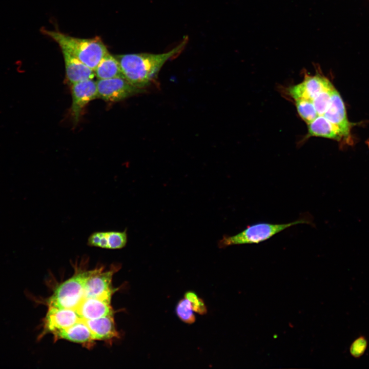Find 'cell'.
<instances>
[{
    "label": "cell",
    "mask_w": 369,
    "mask_h": 369,
    "mask_svg": "<svg viewBox=\"0 0 369 369\" xmlns=\"http://www.w3.org/2000/svg\"><path fill=\"white\" fill-rule=\"evenodd\" d=\"M187 40L171 50L159 54L150 53L117 55L123 77L133 86L141 89L145 88L157 78L164 64L181 53Z\"/></svg>",
    "instance_id": "6da1fadb"
},
{
    "label": "cell",
    "mask_w": 369,
    "mask_h": 369,
    "mask_svg": "<svg viewBox=\"0 0 369 369\" xmlns=\"http://www.w3.org/2000/svg\"><path fill=\"white\" fill-rule=\"evenodd\" d=\"M42 32L57 43L61 50L70 53L93 71L109 52L101 39L80 38L58 31L41 29Z\"/></svg>",
    "instance_id": "7a4b0ae2"
},
{
    "label": "cell",
    "mask_w": 369,
    "mask_h": 369,
    "mask_svg": "<svg viewBox=\"0 0 369 369\" xmlns=\"http://www.w3.org/2000/svg\"><path fill=\"white\" fill-rule=\"evenodd\" d=\"M99 268L87 270L81 269V267L79 269L77 266L71 277L60 284L49 297L38 302L44 303L47 307L74 309L84 295L87 281Z\"/></svg>",
    "instance_id": "3957f363"
},
{
    "label": "cell",
    "mask_w": 369,
    "mask_h": 369,
    "mask_svg": "<svg viewBox=\"0 0 369 369\" xmlns=\"http://www.w3.org/2000/svg\"><path fill=\"white\" fill-rule=\"evenodd\" d=\"M303 223L311 224L312 220L309 217L304 216L289 223H257L248 226L236 235H224L222 238L219 240L218 246L220 248H225L232 245L258 244L270 239L286 229Z\"/></svg>",
    "instance_id": "277c9868"
},
{
    "label": "cell",
    "mask_w": 369,
    "mask_h": 369,
    "mask_svg": "<svg viewBox=\"0 0 369 369\" xmlns=\"http://www.w3.org/2000/svg\"><path fill=\"white\" fill-rule=\"evenodd\" d=\"M96 81L98 98L106 101H119L145 90L133 86L122 76Z\"/></svg>",
    "instance_id": "5b68a950"
},
{
    "label": "cell",
    "mask_w": 369,
    "mask_h": 369,
    "mask_svg": "<svg viewBox=\"0 0 369 369\" xmlns=\"http://www.w3.org/2000/svg\"><path fill=\"white\" fill-rule=\"evenodd\" d=\"M79 321L77 314L68 309L48 307L46 315L43 320V330L38 336V340L48 333L71 327Z\"/></svg>",
    "instance_id": "8992f818"
},
{
    "label": "cell",
    "mask_w": 369,
    "mask_h": 369,
    "mask_svg": "<svg viewBox=\"0 0 369 369\" xmlns=\"http://www.w3.org/2000/svg\"><path fill=\"white\" fill-rule=\"evenodd\" d=\"M71 113L76 123L85 107L90 101L98 98L96 81L88 79L71 85Z\"/></svg>",
    "instance_id": "52a82bcc"
},
{
    "label": "cell",
    "mask_w": 369,
    "mask_h": 369,
    "mask_svg": "<svg viewBox=\"0 0 369 369\" xmlns=\"http://www.w3.org/2000/svg\"><path fill=\"white\" fill-rule=\"evenodd\" d=\"M323 116L339 128L343 135V140L349 144L352 140L351 129L352 124L347 119L343 100L335 88L332 92L330 105Z\"/></svg>",
    "instance_id": "ba28073f"
},
{
    "label": "cell",
    "mask_w": 369,
    "mask_h": 369,
    "mask_svg": "<svg viewBox=\"0 0 369 369\" xmlns=\"http://www.w3.org/2000/svg\"><path fill=\"white\" fill-rule=\"evenodd\" d=\"M332 84L324 76L319 74H306L301 83L292 86L289 94L294 99H313L321 92L331 86Z\"/></svg>",
    "instance_id": "9c48e42d"
},
{
    "label": "cell",
    "mask_w": 369,
    "mask_h": 369,
    "mask_svg": "<svg viewBox=\"0 0 369 369\" xmlns=\"http://www.w3.org/2000/svg\"><path fill=\"white\" fill-rule=\"evenodd\" d=\"M127 230L124 231L96 232L91 234L87 244L91 247L108 249H120L127 243Z\"/></svg>",
    "instance_id": "30bf717a"
},
{
    "label": "cell",
    "mask_w": 369,
    "mask_h": 369,
    "mask_svg": "<svg viewBox=\"0 0 369 369\" xmlns=\"http://www.w3.org/2000/svg\"><path fill=\"white\" fill-rule=\"evenodd\" d=\"M54 340H68L82 344L87 348L93 346L95 339L88 326L84 323H77L70 327L61 330L52 334Z\"/></svg>",
    "instance_id": "8fae6325"
},
{
    "label": "cell",
    "mask_w": 369,
    "mask_h": 369,
    "mask_svg": "<svg viewBox=\"0 0 369 369\" xmlns=\"http://www.w3.org/2000/svg\"><path fill=\"white\" fill-rule=\"evenodd\" d=\"M61 51L65 61L66 77L71 85L84 80L93 79L95 74L93 70L67 51Z\"/></svg>",
    "instance_id": "7c38bea8"
},
{
    "label": "cell",
    "mask_w": 369,
    "mask_h": 369,
    "mask_svg": "<svg viewBox=\"0 0 369 369\" xmlns=\"http://www.w3.org/2000/svg\"><path fill=\"white\" fill-rule=\"evenodd\" d=\"M86 324L95 341H111L119 336L115 326L114 315L89 320Z\"/></svg>",
    "instance_id": "4fadbf2b"
},
{
    "label": "cell",
    "mask_w": 369,
    "mask_h": 369,
    "mask_svg": "<svg viewBox=\"0 0 369 369\" xmlns=\"http://www.w3.org/2000/svg\"><path fill=\"white\" fill-rule=\"evenodd\" d=\"M309 136L321 137L337 141L343 140L340 130L323 115L318 116L308 124Z\"/></svg>",
    "instance_id": "5bb4252c"
},
{
    "label": "cell",
    "mask_w": 369,
    "mask_h": 369,
    "mask_svg": "<svg viewBox=\"0 0 369 369\" xmlns=\"http://www.w3.org/2000/svg\"><path fill=\"white\" fill-rule=\"evenodd\" d=\"M94 72L97 79L123 77L118 61L109 52L100 60Z\"/></svg>",
    "instance_id": "9a60e30c"
},
{
    "label": "cell",
    "mask_w": 369,
    "mask_h": 369,
    "mask_svg": "<svg viewBox=\"0 0 369 369\" xmlns=\"http://www.w3.org/2000/svg\"><path fill=\"white\" fill-rule=\"evenodd\" d=\"M294 100L299 116L307 124L311 122L318 116L312 100L297 99Z\"/></svg>",
    "instance_id": "2e32d148"
},
{
    "label": "cell",
    "mask_w": 369,
    "mask_h": 369,
    "mask_svg": "<svg viewBox=\"0 0 369 369\" xmlns=\"http://www.w3.org/2000/svg\"><path fill=\"white\" fill-rule=\"evenodd\" d=\"M333 85L323 90L312 100L317 114L323 115L328 109L331 100L332 94L334 89Z\"/></svg>",
    "instance_id": "e0dca14e"
},
{
    "label": "cell",
    "mask_w": 369,
    "mask_h": 369,
    "mask_svg": "<svg viewBox=\"0 0 369 369\" xmlns=\"http://www.w3.org/2000/svg\"><path fill=\"white\" fill-rule=\"evenodd\" d=\"M176 313L183 322L192 324L195 321V316L191 302L186 299L180 300L176 306Z\"/></svg>",
    "instance_id": "ac0fdd59"
},
{
    "label": "cell",
    "mask_w": 369,
    "mask_h": 369,
    "mask_svg": "<svg viewBox=\"0 0 369 369\" xmlns=\"http://www.w3.org/2000/svg\"><path fill=\"white\" fill-rule=\"evenodd\" d=\"M367 344L365 338L363 336L359 337L352 343L350 349L351 354L355 358L361 357L365 351Z\"/></svg>",
    "instance_id": "d6986e66"
},
{
    "label": "cell",
    "mask_w": 369,
    "mask_h": 369,
    "mask_svg": "<svg viewBox=\"0 0 369 369\" xmlns=\"http://www.w3.org/2000/svg\"><path fill=\"white\" fill-rule=\"evenodd\" d=\"M194 312L200 315H204L207 313V308L202 299L198 296L190 301Z\"/></svg>",
    "instance_id": "ffe728a7"
},
{
    "label": "cell",
    "mask_w": 369,
    "mask_h": 369,
    "mask_svg": "<svg viewBox=\"0 0 369 369\" xmlns=\"http://www.w3.org/2000/svg\"><path fill=\"white\" fill-rule=\"evenodd\" d=\"M367 144H368V145L369 146V140L367 141Z\"/></svg>",
    "instance_id": "44dd1931"
}]
</instances>
